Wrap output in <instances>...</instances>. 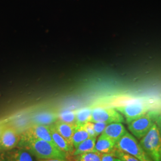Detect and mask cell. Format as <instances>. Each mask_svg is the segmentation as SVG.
Returning <instances> with one entry per match:
<instances>
[{
	"mask_svg": "<svg viewBox=\"0 0 161 161\" xmlns=\"http://www.w3.org/2000/svg\"><path fill=\"white\" fill-rule=\"evenodd\" d=\"M17 147L28 150L37 159H68V155L51 143L41 139L20 141Z\"/></svg>",
	"mask_w": 161,
	"mask_h": 161,
	"instance_id": "1",
	"label": "cell"
},
{
	"mask_svg": "<svg viewBox=\"0 0 161 161\" xmlns=\"http://www.w3.org/2000/svg\"><path fill=\"white\" fill-rule=\"evenodd\" d=\"M139 143L152 161H161V134L155 123Z\"/></svg>",
	"mask_w": 161,
	"mask_h": 161,
	"instance_id": "2",
	"label": "cell"
},
{
	"mask_svg": "<svg viewBox=\"0 0 161 161\" xmlns=\"http://www.w3.org/2000/svg\"><path fill=\"white\" fill-rule=\"evenodd\" d=\"M115 148L137 158L141 161H153L137 142L136 138L127 131L118 142Z\"/></svg>",
	"mask_w": 161,
	"mask_h": 161,
	"instance_id": "3",
	"label": "cell"
},
{
	"mask_svg": "<svg viewBox=\"0 0 161 161\" xmlns=\"http://www.w3.org/2000/svg\"><path fill=\"white\" fill-rule=\"evenodd\" d=\"M156 111L148 112L128 123V128L136 138L140 140L148 132L155 124Z\"/></svg>",
	"mask_w": 161,
	"mask_h": 161,
	"instance_id": "4",
	"label": "cell"
},
{
	"mask_svg": "<svg viewBox=\"0 0 161 161\" xmlns=\"http://www.w3.org/2000/svg\"><path fill=\"white\" fill-rule=\"evenodd\" d=\"M115 109L125 118L127 124L144 115L150 110L149 106L147 104L139 101L118 106Z\"/></svg>",
	"mask_w": 161,
	"mask_h": 161,
	"instance_id": "5",
	"label": "cell"
},
{
	"mask_svg": "<svg viewBox=\"0 0 161 161\" xmlns=\"http://www.w3.org/2000/svg\"><path fill=\"white\" fill-rule=\"evenodd\" d=\"M90 122H102L108 124L111 123H122L124 122V118L115 108L96 107L92 109Z\"/></svg>",
	"mask_w": 161,
	"mask_h": 161,
	"instance_id": "6",
	"label": "cell"
},
{
	"mask_svg": "<svg viewBox=\"0 0 161 161\" xmlns=\"http://www.w3.org/2000/svg\"><path fill=\"white\" fill-rule=\"evenodd\" d=\"M41 139L54 144L49 126L31 124L20 133V141ZM55 145V144H54Z\"/></svg>",
	"mask_w": 161,
	"mask_h": 161,
	"instance_id": "7",
	"label": "cell"
},
{
	"mask_svg": "<svg viewBox=\"0 0 161 161\" xmlns=\"http://www.w3.org/2000/svg\"><path fill=\"white\" fill-rule=\"evenodd\" d=\"M20 141V133L14 127L6 124L0 136V153L16 148Z\"/></svg>",
	"mask_w": 161,
	"mask_h": 161,
	"instance_id": "8",
	"label": "cell"
},
{
	"mask_svg": "<svg viewBox=\"0 0 161 161\" xmlns=\"http://www.w3.org/2000/svg\"><path fill=\"white\" fill-rule=\"evenodd\" d=\"M1 154L4 161H36L37 159L28 150L20 147Z\"/></svg>",
	"mask_w": 161,
	"mask_h": 161,
	"instance_id": "9",
	"label": "cell"
},
{
	"mask_svg": "<svg viewBox=\"0 0 161 161\" xmlns=\"http://www.w3.org/2000/svg\"><path fill=\"white\" fill-rule=\"evenodd\" d=\"M58 112L53 110H44L36 112L30 118L31 124L50 126L58 120Z\"/></svg>",
	"mask_w": 161,
	"mask_h": 161,
	"instance_id": "10",
	"label": "cell"
},
{
	"mask_svg": "<svg viewBox=\"0 0 161 161\" xmlns=\"http://www.w3.org/2000/svg\"><path fill=\"white\" fill-rule=\"evenodd\" d=\"M51 131L52 139L53 140L54 144L58 147V149L61 150L68 155H72L74 152L75 148L71 144L64 138L56 130L53 124L49 126Z\"/></svg>",
	"mask_w": 161,
	"mask_h": 161,
	"instance_id": "11",
	"label": "cell"
},
{
	"mask_svg": "<svg viewBox=\"0 0 161 161\" xmlns=\"http://www.w3.org/2000/svg\"><path fill=\"white\" fill-rule=\"evenodd\" d=\"M127 132L126 128L122 123H111L106 126L101 134L112 139L116 143Z\"/></svg>",
	"mask_w": 161,
	"mask_h": 161,
	"instance_id": "12",
	"label": "cell"
},
{
	"mask_svg": "<svg viewBox=\"0 0 161 161\" xmlns=\"http://www.w3.org/2000/svg\"><path fill=\"white\" fill-rule=\"evenodd\" d=\"M53 126L56 130L58 131L64 138H65L70 144H72V137L75 131L76 124H68L62 121L58 120L54 124Z\"/></svg>",
	"mask_w": 161,
	"mask_h": 161,
	"instance_id": "13",
	"label": "cell"
},
{
	"mask_svg": "<svg viewBox=\"0 0 161 161\" xmlns=\"http://www.w3.org/2000/svg\"><path fill=\"white\" fill-rule=\"evenodd\" d=\"M115 144L116 143L112 139L100 134L96 141L95 150L101 153H110L116 149Z\"/></svg>",
	"mask_w": 161,
	"mask_h": 161,
	"instance_id": "14",
	"label": "cell"
},
{
	"mask_svg": "<svg viewBox=\"0 0 161 161\" xmlns=\"http://www.w3.org/2000/svg\"><path fill=\"white\" fill-rule=\"evenodd\" d=\"M97 141V137H89L79 144L75 149L72 155H78L86 152H95V145Z\"/></svg>",
	"mask_w": 161,
	"mask_h": 161,
	"instance_id": "15",
	"label": "cell"
},
{
	"mask_svg": "<svg viewBox=\"0 0 161 161\" xmlns=\"http://www.w3.org/2000/svg\"><path fill=\"white\" fill-rule=\"evenodd\" d=\"M91 108H84L76 111V126H82L85 124L91 121L92 119Z\"/></svg>",
	"mask_w": 161,
	"mask_h": 161,
	"instance_id": "16",
	"label": "cell"
},
{
	"mask_svg": "<svg viewBox=\"0 0 161 161\" xmlns=\"http://www.w3.org/2000/svg\"><path fill=\"white\" fill-rule=\"evenodd\" d=\"M90 137L86 130L84 128L83 126H76L72 137V144L76 149L77 146L86 140L87 138Z\"/></svg>",
	"mask_w": 161,
	"mask_h": 161,
	"instance_id": "17",
	"label": "cell"
},
{
	"mask_svg": "<svg viewBox=\"0 0 161 161\" xmlns=\"http://www.w3.org/2000/svg\"><path fill=\"white\" fill-rule=\"evenodd\" d=\"M7 124L10 126L14 127L19 132L21 133L29 126L31 122L30 118H27L26 117H20L16 118Z\"/></svg>",
	"mask_w": 161,
	"mask_h": 161,
	"instance_id": "18",
	"label": "cell"
},
{
	"mask_svg": "<svg viewBox=\"0 0 161 161\" xmlns=\"http://www.w3.org/2000/svg\"><path fill=\"white\" fill-rule=\"evenodd\" d=\"M102 153L98 152H91L74 156V161H102Z\"/></svg>",
	"mask_w": 161,
	"mask_h": 161,
	"instance_id": "19",
	"label": "cell"
},
{
	"mask_svg": "<svg viewBox=\"0 0 161 161\" xmlns=\"http://www.w3.org/2000/svg\"><path fill=\"white\" fill-rule=\"evenodd\" d=\"M58 120L68 124H75L76 122V111L64 110L58 115Z\"/></svg>",
	"mask_w": 161,
	"mask_h": 161,
	"instance_id": "20",
	"label": "cell"
},
{
	"mask_svg": "<svg viewBox=\"0 0 161 161\" xmlns=\"http://www.w3.org/2000/svg\"><path fill=\"white\" fill-rule=\"evenodd\" d=\"M115 154L116 157L122 161H141L137 158L116 149L115 150Z\"/></svg>",
	"mask_w": 161,
	"mask_h": 161,
	"instance_id": "21",
	"label": "cell"
},
{
	"mask_svg": "<svg viewBox=\"0 0 161 161\" xmlns=\"http://www.w3.org/2000/svg\"><path fill=\"white\" fill-rule=\"evenodd\" d=\"M93 127L94 131L97 136H100L102 132H103L105 128L108 125V124L106 122H92Z\"/></svg>",
	"mask_w": 161,
	"mask_h": 161,
	"instance_id": "22",
	"label": "cell"
},
{
	"mask_svg": "<svg viewBox=\"0 0 161 161\" xmlns=\"http://www.w3.org/2000/svg\"><path fill=\"white\" fill-rule=\"evenodd\" d=\"M84 128L86 130V132L89 134L90 137H97V135L96 134V132L94 131V127H93V124L92 122H88L84 125H82Z\"/></svg>",
	"mask_w": 161,
	"mask_h": 161,
	"instance_id": "23",
	"label": "cell"
},
{
	"mask_svg": "<svg viewBox=\"0 0 161 161\" xmlns=\"http://www.w3.org/2000/svg\"><path fill=\"white\" fill-rule=\"evenodd\" d=\"M115 150L110 153H102V161H115L116 158L115 156Z\"/></svg>",
	"mask_w": 161,
	"mask_h": 161,
	"instance_id": "24",
	"label": "cell"
},
{
	"mask_svg": "<svg viewBox=\"0 0 161 161\" xmlns=\"http://www.w3.org/2000/svg\"><path fill=\"white\" fill-rule=\"evenodd\" d=\"M155 123L158 128L161 134V113L156 111L155 115Z\"/></svg>",
	"mask_w": 161,
	"mask_h": 161,
	"instance_id": "25",
	"label": "cell"
},
{
	"mask_svg": "<svg viewBox=\"0 0 161 161\" xmlns=\"http://www.w3.org/2000/svg\"><path fill=\"white\" fill-rule=\"evenodd\" d=\"M38 161H69L68 159H38Z\"/></svg>",
	"mask_w": 161,
	"mask_h": 161,
	"instance_id": "26",
	"label": "cell"
},
{
	"mask_svg": "<svg viewBox=\"0 0 161 161\" xmlns=\"http://www.w3.org/2000/svg\"><path fill=\"white\" fill-rule=\"evenodd\" d=\"M6 124H0V136H1V134H2V132L3 131V130H4V128L6 127Z\"/></svg>",
	"mask_w": 161,
	"mask_h": 161,
	"instance_id": "27",
	"label": "cell"
},
{
	"mask_svg": "<svg viewBox=\"0 0 161 161\" xmlns=\"http://www.w3.org/2000/svg\"><path fill=\"white\" fill-rule=\"evenodd\" d=\"M115 161H122L121 159H118V158H116V159H115Z\"/></svg>",
	"mask_w": 161,
	"mask_h": 161,
	"instance_id": "28",
	"label": "cell"
}]
</instances>
